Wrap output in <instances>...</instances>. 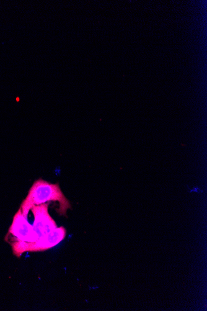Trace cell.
I'll use <instances>...</instances> for the list:
<instances>
[{
	"label": "cell",
	"mask_w": 207,
	"mask_h": 311,
	"mask_svg": "<svg viewBox=\"0 0 207 311\" xmlns=\"http://www.w3.org/2000/svg\"><path fill=\"white\" fill-rule=\"evenodd\" d=\"M10 233L20 240L27 242H34L39 239L34 231L33 226L30 225L22 212L21 208L15 214L13 224L10 229Z\"/></svg>",
	"instance_id": "obj_3"
},
{
	"label": "cell",
	"mask_w": 207,
	"mask_h": 311,
	"mask_svg": "<svg viewBox=\"0 0 207 311\" xmlns=\"http://www.w3.org/2000/svg\"><path fill=\"white\" fill-rule=\"evenodd\" d=\"M47 203L34 206L30 209L34 216L33 229L39 239L57 227L55 220L48 213Z\"/></svg>",
	"instance_id": "obj_2"
},
{
	"label": "cell",
	"mask_w": 207,
	"mask_h": 311,
	"mask_svg": "<svg viewBox=\"0 0 207 311\" xmlns=\"http://www.w3.org/2000/svg\"><path fill=\"white\" fill-rule=\"evenodd\" d=\"M50 201L59 202V208L57 212L60 215L66 216L67 210L71 207L70 201L62 191L59 184H51L43 180H38L34 183L21 204L22 212L27 217L33 206Z\"/></svg>",
	"instance_id": "obj_1"
},
{
	"label": "cell",
	"mask_w": 207,
	"mask_h": 311,
	"mask_svg": "<svg viewBox=\"0 0 207 311\" xmlns=\"http://www.w3.org/2000/svg\"><path fill=\"white\" fill-rule=\"evenodd\" d=\"M66 229L63 227H57L40 237L34 242H26V251H44L52 248L61 242L66 236Z\"/></svg>",
	"instance_id": "obj_4"
}]
</instances>
